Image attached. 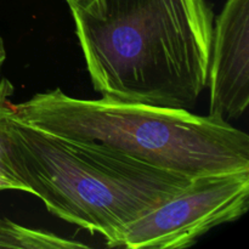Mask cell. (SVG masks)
<instances>
[{
    "label": "cell",
    "mask_w": 249,
    "mask_h": 249,
    "mask_svg": "<svg viewBox=\"0 0 249 249\" xmlns=\"http://www.w3.org/2000/svg\"><path fill=\"white\" fill-rule=\"evenodd\" d=\"M72 11L104 99L190 109L207 87L214 14L207 0H101Z\"/></svg>",
    "instance_id": "obj_1"
},
{
    "label": "cell",
    "mask_w": 249,
    "mask_h": 249,
    "mask_svg": "<svg viewBox=\"0 0 249 249\" xmlns=\"http://www.w3.org/2000/svg\"><path fill=\"white\" fill-rule=\"evenodd\" d=\"M12 164L53 215L119 247L126 228L192 179L96 143L61 138L7 117Z\"/></svg>",
    "instance_id": "obj_2"
},
{
    "label": "cell",
    "mask_w": 249,
    "mask_h": 249,
    "mask_svg": "<svg viewBox=\"0 0 249 249\" xmlns=\"http://www.w3.org/2000/svg\"><path fill=\"white\" fill-rule=\"evenodd\" d=\"M14 111L39 130L105 146L190 179L249 170L248 134L221 117L104 97L82 100L60 89L36 94Z\"/></svg>",
    "instance_id": "obj_3"
},
{
    "label": "cell",
    "mask_w": 249,
    "mask_h": 249,
    "mask_svg": "<svg viewBox=\"0 0 249 249\" xmlns=\"http://www.w3.org/2000/svg\"><path fill=\"white\" fill-rule=\"evenodd\" d=\"M249 170L194 178L187 186L126 228L119 247L187 248L213 229L245 215Z\"/></svg>",
    "instance_id": "obj_4"
},
{
    "label": "cell",
    "mask_w": 249,
    "mask_h": 249,
    "mask_svg": "<svg viewBox=\"0 0 249 249\" xmlns=\"http://www.w3.org/2000/svg\"><path fill=\"white\" fill-rule=\"evenodd\" d=\"M209 114L237 118L249 104V0H226L213 26Z\"/></svg>",
    "instance_id": "obj_5"
},
{
    "label": "cell",
    "mask_w": 249,
    "mask_h": 249,
    "mask_svg": "<svg viewBox=\"0 0 249 249\" xmlns=\"http://www.w3.org/2000/svg\"><path fill=\"white\" fill-rule=\"evenodd\" d=\"M0 248L21 249H75L88 248L77 241L60 237L48 231L34 230L0 218Z\"/></svg>",
    "instance_id": "obj_6"
},
{
    "label": "cell",
    "mask_w": 249,
    "mask_h": 249,
    "mask_svg": "<svg viewBox=\"0 0 249 249\" xmlns=\"http://www.w3.org/2000/svg\"><path fill=\"white\" fill-rule=\"evenodd\" d=\"M15 88L9 79H0V190H16L28 192L19 180L10 156L9 138H7V117L12 108L10 97Z\"/></svg>",
    "instance_id": "obj_7"
},
{
    "label": "cell",
    "mask_w": 249,
    "mask_h": 249,
    "mask_svg": "<svg viewBox=\"0 0 249 249\" xmlns=\"http://www.w3.org/2000/svg\"><path fill=\"white\" fill-rule=\"evenodd\" d=\"M66 1L70 5L71 10L91 14L96 11L101 0H66Z\"/></svg>",
    "instance_id": "obj_8"
},
{
    "label": "cell",
    "mask_w": 249,
    "mask_h": 249,
    "mask_svg": "<svg viewBox=\"0 0 249 249\" xmlns=\"http://www.w3.org/2000/svg\"><path fill=\"white\" fill-rule=\"evenodd\" d=\"M5 60H6V49H5L4 40H2V38L0 36V72H1V68Z\"/></svg>",
    "instance_id": "obj_9"
}]
</instances>
